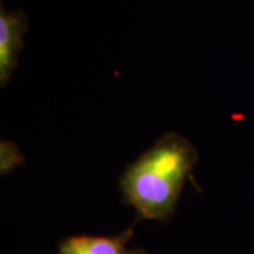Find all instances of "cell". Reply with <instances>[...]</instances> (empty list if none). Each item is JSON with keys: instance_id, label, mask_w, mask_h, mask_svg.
<instances>
[{"instance_id": "obj_2", "label": "cell", "mask_w": 254, "mask_h": 254, "mask_svg": "<svg viewBox=\"0 0 254 254\" xmlns=\"http://www.w3.org/2000/svg\"><path fill=\"white\" fill-rule=\"evenodd\" d=\"M28 28V17L24 10L0 7V85L3 88L9 85L17 69L18 57L24 48V36Z\"/></svg>"}, {"instance_id": "obj_4", "label": "cell", "mask_w": 254, "mask_h": 254, "mask_svg": "<svg viewBox=\"0 0 254 254\" xmlns=\"http://www.w3.org/2000/svg\"><path fill=\"white\" fill-rule=\"evenodd\" d=\"M21 163H23V155L20 154L18 150L13 155H9V153L1 147V173H10V170L13 167H16V165Z\"/></svg>"}, {"instance_id": "obj_1", "label": "cell", "mask_w": 254, "mask_h": 254, "mask_svg": "<svg viewBox=\"0 0 254 254\" xmlns=\"http://www.w3.org/2000/svg\"><path fill=\"white\" fill-rule=\"evenodd\" d=\"M199 154L178 133L161 136L120 177L123 200L141 220L170 222Z\"/></svg>"}, {"instance_id": "obj_3", "label": "cell", "mask_w": 254, "mask_h": 254, "mask_svg": "<svg viewBox=\"0 0 254 254\" xmlns=\"http://www.w3.org/2000/svg\"><path fill=\"white\" fill-rule=\"evenodd\" d=\"M134 227L118 235H73L58 243L57 254H148L145 249L131 247Z\"/></svg>"}]
</instances>
